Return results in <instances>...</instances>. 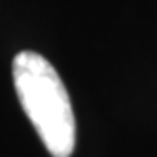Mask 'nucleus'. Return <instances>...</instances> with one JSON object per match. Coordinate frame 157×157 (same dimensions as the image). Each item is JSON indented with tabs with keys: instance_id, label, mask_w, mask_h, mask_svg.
<instances>
[{
	"instance_id": "obj_1",
	"label": "nucleus",
	"mask_w": 157,
	"mask_h": 157,
	"mask_svg": "<svg viewBox=\"0 0 157 157\" xmlns=\"http://www.w3.org/2000/svg\"><path fill=\"white\" fill-rule=\"evenodd\" d=\"M13 83L27 117L53 157H70L76 144V119L70 97L51 63L34 51L13 59Z\"/></svg>"
}]
</instances>
